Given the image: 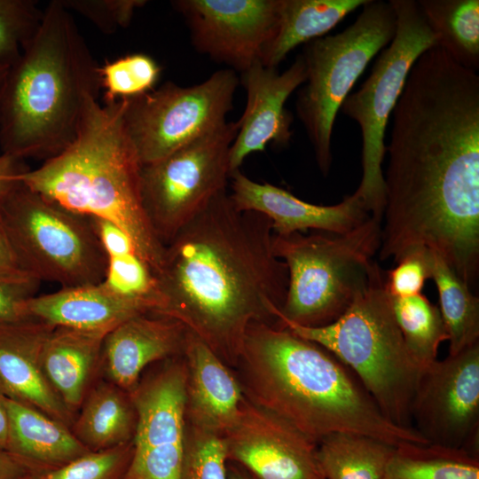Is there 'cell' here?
Masks as SVG:
<instances>
[{
    "instance_id": "17",
    "label": "cell",
    "mask_w": 479,
    "mask_h": 479,
    "mask_svg": "<svg viewBox=\"0 0 479 479\" xmlns=\"http://www.w3.org/2000/svg\"><path fill=\"white\" fill-rule=\"evenodd\" d=\"M305 80L306 67L302 54L282 73L261 62L240 73V82L245 89L247 102L230 148L231 175L240 170L249 154L264 151L268 144L280 147L289 144L293 116L285 104Z\"/></svg>"
},
{
    "instance_id": "22",
    "label": "cell",
    "mask_w": 479,
    "mask_h": 479,
    "mask_svg": "<svg viewBox=\"0 0 479 479\" xmlns=\"http://www.w3.org/2000/svg\"><path fill=\"white\" fill-rule=\"evenodd\" d=\"M186 365L185 420L223 436L237 420L244 393L227 365L190 331Z\"/></svg>"
},
{
    "instance_id": "1",
    "label": "cell",
    "mask_w": 479,
    "mask_h": 479,
    "mask_svg": "<svg viewBox=\"0 0 479 479\" xmlns=\"http://www.w3.org/2000/svg\"><path fill=\"white\" fill-rule=\"evenodd\" d=\"M381 261L425 248L473 287L479 271V75L440 47L412 67L392 113Z\"/></svg>"
},
{
    "instance_id": "14",
    "label": "cell",
    "mask_w": 479,
    "mask_h": 479,
    "mask_svg": "<svg viewBox=\"0 0 479 479\" xmlns=\"http://www.w3.org/2000/svg\"><path fill=\"white\" fill-rule=\"evenodd\" d=\"M411 420L428 444L479 457V342L424 367Z\"/></svg>"
},
{
    "instance_id": "31",
    "label": "cell",
    "mask_w": 479,
    "mask_h": 479,
    "mask_svg": "<svg viewBox=\"0 0 479 479\" xmlns=\"http://www.w3.org/2000/svg\"><path fill=\"white\" fill-rule=\"evenodd\" d=\"M396 321L413 357L423 366L436 360L440 344L448 333L437 305L423 294L391 297Z\"/></svg>"
},
{
    "instance_id": "30",
    "label": "cell",
    "mask_w": 479,
    "mask_h": 479,
    "mask_svg": "<svg viewBox=\"0 0 479 479\" xmlns=\"http://www.w3.org/2000/svg\"><path fill=\"white\" fill-rule=\"evenodd\" d=\"M382 479H479V457L428 444L397 445Z\"/></svg>"
},
{
    "instance_id": "37",
    "label": "cell",
    "mask_w": 479,
    "mask_h": 479,
    "mask_svg": "<svg viewBox=\"0 0 479 479\" xmlns=\"http://www.w3.org/2000/svg\"><path fill=\"white\" fill-rule=\"evenodd\" d=\"M69 11H74L92 22L102 33L113 34L126 27L135 11L146 4L145 0H60Z\"/></svg>"
},
{
    "instance_id": "10",
    "label": "cell",
    "mask_w": 479,
    "mask_h": 479,
    "mask_svg": "<svg viewBox=\"0 0 479 479\" xmlns=\"http://www.w3.org/2000/svg\"><path fill=\"white\" fill-rule=\"evenodd\" d=\"M389 2L396 15L395 35L379 53L368 77L340 108L360 129L362 176L355 193L379 221L385 205L382 162L389 120L412 67L423 52L437 45L417 1Z\"/></svg>"
},
{
    "instance_id": "11",
    "label": "cell",
    "mask_w": 479,
    "mask_h": 479,
    "mask_svg": "<svg viewBox=\"0 0 479 479\" xmlns=\"http://www.w3.org/2000/svg\"><path fill=\"white\" fill-rule=\"evenodd\" d=\"M237 122L193 140L154 162L142 165L141 195L149 222L166 247L231 178L230 148Z\"/></svg>"
},
{
    "instance_id": "8",
    "label": "cell",
    "mask_w": 479,
    "mask_h": 479,
    "mask_svg": "<svg viewBox=\"0 0 479 479\" xmlns=\"http://www.w3.org/2000/svg\"><path fill=\"white\" fill-rule=\"evenodd\" d=\"M396 15L389 4L368 0L349 27L304 44V85L297 93L296 114L327 176L333 162L332 134L338 111L370 61L392 41Z\"/></svg>"
},
{
    "instance_id": "33",
    "label": "cell",
    "mask_w": 479,
    "mask_h": 479,
    "mask_svg": "<svg viewBox=\"0 0 479 479\" xmlns=\"http://www.w3.org/2000/svg\"><path fill=\"white\" fill-rule=\"evenodd\" d=\"M227 451L223 436L185 420L179 479H227Z\"/></svg>"
},
{
    "instance_id": "19",
    "label": "cell",
    "mask_w": 479,
    "mask_h": 479,
    "mask_svg": "<svg viewBox=\"0 0 479 479\" xmlns=\"http://www.w3.org/2000/svg\"><path fill=\"white\" fill-rule=\"evenodd\" d=\"M188 333L175 318L153 312L137 315L105 335L98 365L107 381L130 392L146 366L183 355Z\"/></svg>"
},
{
    "instance_id": "44",
    "label": "cell",
    "mask_w": 479,
    "mask_h": 479,
    "mask_svg": "<svg viewBox=\"0 0 479 479\" xmlns=\"http://www.w3.org/2000/svg\"><path fill=\"white\" fill-rule=\"evenodd\" d=\"M10 443V422L4 404V396L0 393V449L8 452Z\"/></svg>"
},
{
    "instance_id": "47",
    "label": "cell",
    "mask_w": 479,
    "mask_h": 479,
    "mask_svg": "<svg viewBox=\"0 0 479 479\" xmlns=\"http://www.w3.org/2000/svg\"><path fill=\"white\" fill-rule=\"evenodd\" d=\"M13 479H36V478H35V475H25L21 477L13 478Z\"/></svg>"
},
{
    "instance_id": "26",
    "label": "cell",
    "mask_w": 479,
    "mask_h": 479,
    "mask_svg": "<svg viewBox=\"0 0 479 479\" xmlns=\"http://www.w3.org/2000/svg\"><path fill=\"white\" fill-rule=\"evenodd\" d=\"M72 432L90 451L98 452L132 442L136 412L130 395L111 381L88 391Z\"/></svg>"
},
{
    "instance_id": "16",
    "label": "cell",
    "mask_w": 479,
    "mask_h": 479,
    "mask_svg": "<svg viewBox=\"0 0 479 479\" xmlns=\"http://www.w3.org/2000/svg\"><path fill=\"white\" fill-rule=\"evenodd\" d=\"M223 439L228 460L257 479H324L317 461V443L246 397Z\"/></svg>"
},
{
    "instance_id": "29",
    "label": "cell",
    "mask_w": 479,
    "mask_h": 479,
    "mask_svg": "<svg viewBox=\"0 0 479 479\" xmlns=\"http://www.w3.org/2000/svg\"><path fill=\"white\" fill-rule=\"evenodd\" d=\"M428 262L448 333L449 355H455L479 342V299L437 254L428 250Z\"/></svg>"
},
{
    "instance_id": "32",
    "label": "cell",
    "mask_w": 479,
    "mask_h": 479,
    "mask_svg": "<svg viewBox=\"0 0 479 479\" xmlns=\"http://www.w3.org/2000/svg\"><path fill=\"white\" fill-rule=\"evenodd\" d=\"M161 67L145 53H132L99 67L105 102L131 98L153 90Z\"/></svg>"
},
{
    "instance_id": "24",
    "label": "cell",
    "mask_w": 479,
    "mask_h": 479,
    "mask_svg": "<svg viewBox=\"0 0 479 479\" xmlns=\"http://www.w3.org/2000/svg\"><path fill=\"white\" fill-rule=\"evenodd\" d=\"M10 422L8 452L37 474L60 467L90 452L67 425L4 397Z\"/></svg>"
},
{
    "instance_id": "4",
    "label": "cell",
    "mask_w": 479,
    "mask_h": 479,
    "mask_svg": "<svg viewBox=\"0 0 479 479\" xmlns=\"http://www.w3.org/2000/svg\"><path fill=\"white\" fill-rule=\"evenodd\" d=\"M99 66L60 0L7 70L0 100V152L49 160L75 139L101 89Z\"/></svg>"
},
{
    "instance_id": "35",
    "label": "cell",
    "mask_w": 479,
    "mask_h": 479,
    "mask_svg": "<svg viewBox=\"0 0 479 479\" xmlns=\"http://www.w3.org/2000/svg\"><path fill=\"white\" fill-rule=\"evenodd\" d=\"M133 455L132 442L114 448L89 452L36 479H123Z\"/></svg>"
},
{
    "instance_id": "25",
    "label": "cell",
    "mask_w": 479,
    "mask_h": 479,
    "mask_svg": "<svg viewBox=\"0 0 479 479\" xmlns=\"http://www.w3.org/2000/svg\"><path fill=\"white\" fill-rule=\"evenodd\" d=\"M367 1L280 0L275 34L263 51L261 63L278 68L294 48L326 35Z\"/></svg>"
},
{
    "instance_id": "45",
    "label": "cell",
    "mask_w": 479,
    "mask_h": 479,
    "mask_svg": "<svg viewBox=\"0 0 479 479\" xmlns=\"http://www.w3.org/2000/svg\"><path fill=\"white\" fill-rule=\"evenodd\" d=\"M227 479H257L240 465L227 461Z\"/></svg>"
},
{
    "instance_id": "36",
    "label": "cell",
    "mask_w": 479,
    "mask_h": 479,
    "mask_svg": "<svg viewBox=\"0 0 479 479\" xmlns=\"http://www.w3.org/2000/svg\"><path fill=\"white\" fill-rule=\"evenodd\" d=\"M107 258V272L104 281L123 294L153 300L157 309L155 275L137 254L134 252Z\"/></svg>"
},
{
    "instance_id": "42",
    "label": "cell",
    "mask_w": 479,
    "mask_h": 479,
    "mask_svg": "<svg viewBox=\"0 0 479 479\" xmlns=\"http://www.w3.org/2000/svg\"><path fill=\"white\" fill-rule=\"evenodd\" d=\"M36 474L34 469L20 458L7 451L0 449V479H13Z\"/></svg>"
},
{
    "instance_id": "43",
    "label": "cell",
    "mask_w": 479,
    "mask_h": 479,
    "mask_svg": "<svg viewBox=\"0 0 479 479\" xmlns=\"http://www.w3.org/2000/svg\"><path fill=\"white\" fill-rule=\"evenodd\" d=\"M18 270H21V268L20 267L12 244L0 220V271Z\"/></svg>"
},
{
    "instance_id": "13",
    "label": "cell",
    "mask_w": 479,
    "mask_h": 479,
    "mask_svg": "<svg viewBox=\"0 0 479 479\" xmlns=\"http://www.w3.org/2000/svg\"><path fill=\"white\" fill-rule=\"evenodd\" d=\"M139 381L129 393L137 417L125 479H179L185 431L187 371L183 356Z\"/></svg>"
},
{
    "instance_id": "21",
    "label": "cell",
    "mask_w": 479,
    "mask_h": 479,
    "mask_svg": "<svg viewBox=\"0 0 479 479\" xmlns=\"http://www.w3.org/2000/svg\"><path fill=\"white\" fill-rule=\"evenodd\" d=\"M155 309L153 300L123 294L105 281L36 294L25 306L28 318L53 326L101 332Z\"/></svg>"
},
{
    "instance_id": "18",
    "label": "cell",
    "mask_w": 479,
    "mask_h": 479,
    "mask_svg": "<svg viewBox=\"0 0 479 479\" xmlns=\"http://www.w3.org/2000/svg\"><path fill=\"white\" fill-rule=\"evenodd\" d=\"M230 198L243 211H255L271 222L274 234L287 235L309 230L344 233L370 216L354 192L335 205H316L300 200L290 192L269 183L255 182L240 170L231 175Z\"/></svg>"
},
{
    "instance_id": "23",
    "label": "cell",
    "mask_w": 479,
    "mask_h": 479,
    "mask_svg": "<svg viewBox=\"0 0 479 479\" xmlns=\"http://www.w3.org/2000/svg\"><path fill=\"white\" fill-rule=\"evenodd\" d=\"M107 333L54 326L43 344L42 372L71 413L81 407L89 391Z\"/></svg>"
},
{
    "instance_id": "27",
    "label": "cell",
    "mask_w": 479,
    "mask_h": 479,
    "mask_svg": "<svg viewBox=\"0 0 479 479\" xmlns=\"http://www.w3.org/2000/svg\"><path fill=\"white\" fill-rule=\"evenodd\" d=\"M397 446L353 433H334L317 444L324 479H382Z\"/></svg>"
},
{
    "instance_id": "39",
    "label": "cell",
    "mask_w": 479,
    "mask_h": 479,
    "mask_svg": "<svg viewBox=\"0 0 479 479\" xmlns=\"http://www.w3.org/2000/svg\"><path fill=\"white\" fill-rule=\"evenodd\" d=\"M41 282L21 270L0 271V323L30 318L25 306L37 294Z\"/></svg>"
},
{
    "instance_id": "20",
    "label": "cell",
    "mask_w": 479,
    "mask_h": 479,
    "mask_svg": "<svg viewBox=\"0 0 479 479\" xmlns=\"http://www.w3.org/2000/svg\"><path fill=\"white\" fill-rule=\"evenodd\" d=\"M53 327L35 318L0 323V393L69 427L73 413L51 389L40 365L43 344Z\"/></svg>"
},
{
    "instance_id": "46",
    "label": "cell",
    "mask_w": 479,
    "mask_h": 479,
    "mask_svg": "<svg viewBox=\"0 0 479 479\" xmlns=\"http://www.w3.org/2000/svg\"><path fill=\"white\" fill-rule=\"evenodd\" d=\"M8 68L0 67V100ZM1 153V152H0Z\"/></svg>"
},
{
    "instance_id": "15",
    "label": "cell",
    "mask_w": 479,
    "mask_h": 479,
    "mask_svg": "<svg viewBox=\"0 0 479 479\" xmlns=\"http://www.w3.org/2000/svg\"><path fill=\"white\" fill-rule=\"evenodd\" d=\"M199 52L242 73L261 62L279 20L280 0H176Z\"/></svg>"
},
{
    "instance_id": "41",
    "label": "cell",
    "mask_w": 479,
    "mask_h": 479,
    "mask_svg": "<svg viewBox=\"0 0 479 479\" xmlns=\"http://www.w3.org/2000/svg\"><path fill=\"white\" fill-rule=\"evenodd\" d=\"M27 169L23 160L0 153V207L21 183L20 175Z\"/></svg>"
},
{
    "instance_id": "2",
    "label": "cell",
    "mask_w": 479,
    "mask_h": 479,
    "mask_svg": "<svg viewBox=\"0 0 479 479\" xmlns=\"http://www.w3.org/2000/svg\"><path fill=\"white\" fill-rule=\"evenodd\" d=\"M271 222L217 194L166 246L153 313L181 322L236 365L249 325L278 324L288 271L272 250Z\"/></svg>"
},
{
    "instance_id": "28",
    "label": "cell",
    "mask_w": 479,
    "mask_h": 479,
    "mask_svg": "<svg viewBox=\"0 0 479 479\" xmlns=\"http://www.w3.org/2000/svg\"><path fill=\"white\" fill-rule=\"evenodd\" d=\"M437 46L459 65L479 69V0H419Z\"/></svg>"
},
{
    "instance_id": "38",
    "label": "cell",
    "mask_w": 479,
    "mask_h": 479,
    "mask_svg": "<svg viewBox=\"0 0 479 479\" xmlns=\"http://www.w3.org/2000/svg\"><path fill=\"white\" fill-rule=\"evenodd\" d=\"M430 279L428 250L415 249L386 271V289L394 298L420 294L427 279Z\"/></svg>"
},
{
    "instance_id": "5",
    "label": "cell",
    "mask_w": 479,
    "mask_h": 479,
    "mask_svg": "<svg viewBox=\"0 0 479 479\" xmlns=\"http://www.w3.org/2000/svg\"><path fill=\"white\" fill-rule=\"evenodd\" d=\"M125 98L88 103L75 139L20 181L64 208L121 228L156 275L166 247L155 234L141 195L142 164L124 125Z\"/></svg>"
},
{
    "instance_id": "3",
    "label": "cell",
    "mask_w": 479,
    "mask_h": 479,
    "mask_svg": "<svg viewBox=\"0 0 479 479\" xmlns=\"http://www.w3.org/2000/svg\"><path fill=\"white\" fill-rule=\"evenodd\" d=\"M244 396L286 420L317 444L353 433L391 445L428 444L413 428L389 421L362 383L321 346L286 328L255 322L237 365Z\"/></svg>"
},
{
    "instance_id": "34",
    "label": "cell",
    "mask_w": 479,
    "mask_h": 479,
    "mask_svg": "<svg viewBox=\"0 0 479 479\" xmlns=\"http://www.w3.org/2000/svg\"><path fill=\"white\" fill-rule=\"evenodd\" d=\"M43 15L34 0H0V67L9 68L37 31Z\"/></svg>"
},
{
    "instance_id": "12",
    "label": "cell",
    "mask_w": 479,
    "mask_h": 479,
    "mask_svg": "<svg viewBox=\"0 0 479 479\" xmlns=\"http://www.w3.org/2000/svg\"><path fill=\"white\" fill-rule=\"evenodd\" d=\"M239 83L236 72L226 68L193 86L168 82L125 98L124 125L141 164L161 160L224 125Z\"/></svg>"
},
{
    "instance_id": "9",
    "label": "cell",
    "mask_w": 479,
    "mask_h": 479,
    "mask_svg": "<svg viewBox=\"0 0 479 479\" xmlns=\"http://www.w3.org/2000/svg\"><path fill=\"white\" fill-rule=\"evenodd\" d=\"M20 267L61 288L105 280L108 258L90 217L20 183L0 207Z\"/></svg>"
},
{
    "instance_id": "6",
    "label": "cell",
    "mask_w": 479,
    "mask_h": 479,
    "mask_svg": "<svg viewBox=\"0 0 479 479\" xmlns=\"http://www.w3.org/2000/svg\"><path fill=\"white\" fill-rule=\"evenodd\" d=\"M385 281L386 271L375 262L367 286L334 322L320 327L287 322L277 326L332 353L353 372L389 421L412 428L411 407L424 367L404 341Z\"/></svg>"
},
{
    "instance_id": "7",
    "label": "cell",
    "mask_w": 479,
    "mask_h": 479,
    "mask_svg": "<svg viewBox=\"0 0 479 479\" xmlns=\"http://www.w3.org/2000/svg\"><path fill=\"white\" fill-rule=\"evenodd\" d=\"M380 236L381 221L373 216L344 233H273V254L288 271L277 326L320 327L338 319L367 286Z\"/></svg>"
},
{
    "instance_id": "40",
    "label": "cell",
    "mask_w": 479,
    "mask_h": 479,
    "mask_svg": "<svg viewBox=\"0 0 479 479\" xmlns=\"http://www.w3.org/2000/svg\"><path fill=\"white\" fill-rule=\"evenodd\" d=\"M90 219L107 257L137 253L132 241L121 228L104 219Z\"/></svg>"
}]
</instances>
